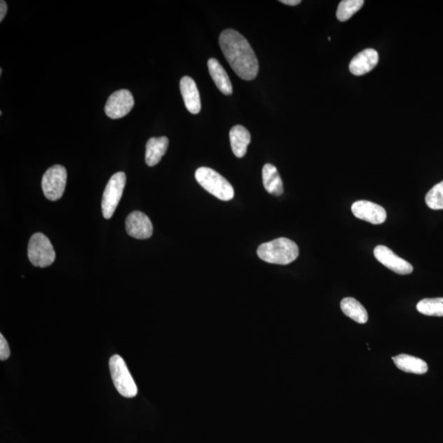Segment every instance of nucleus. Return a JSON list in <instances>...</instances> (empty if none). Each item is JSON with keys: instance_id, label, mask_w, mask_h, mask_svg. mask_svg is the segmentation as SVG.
Returning <instances> with one entry per match:
<instances>
[{"instance_id": "1", "label": "nucleus", "mask_w": 443, "mask_h": 443, "mask_svg": "<svg viewBox=\"0 0 443 443\" xmlns=\"http://www.w3.org/2000/svg\"><path fill=\"white\" fill-rule=\"evenodd\" d=\"M219 46L226 60L239 78L252 81L259 72V62L247 39L233 29L220 34Z\"/></svg>"}, {"instance_id": "2", "label": "nucleus", "mask_w": 443, "mask_h": 443, "mask_svg": "<svg viewBox=\"0 0 443 443\" xmlns=\"http://www.w3.org/2000/svg\"><path fill=\"white\" fill-rule=\"evenodd\" d=\"M257 254L267 263L287 266L299 257V248L293 240L281 238L259 245Z\"/></svg>"}, {"instance_id": "3", "label": "nucleus", "mask_w": 443, "mask_h": 443, "mask_svg": "<svg viewBox=\"0 0 443 443\" xmlns=\"http://www.w3.org/2000/svg\"><path fill=\"white\" fill-rule=\"evenodd\" d=\"M196 179L205 190L221 200L229 201L234 197L231 183L210 168H199L196 172Z\"/></svg>"}, {"instance_id": "4", "label": "nucleus", "mask_w": 443, "mask_h": 443, "mask_svg": "<svg viewBox=\"0 0 443 443\" xmlns=\"http://www.w3.org/2000/svg\"><path fill=\"white\" fill-rule=\"evenodd\" d=\"M109 369L111 377L118 392L125 397H136L138 393L136 383L121 356L114 355L110 358Z\"/></svg>"}, {"instance_id": "5", "label": "nucleus", "mask_w": 443, "mask_h": 443, "mask_svg": "<svg viewBox=\"0 0 443 443\" xmlns=\"http://www.w3.org/2000/svg\"><path fill=\"white\" fill-rule=\"evenodd\" d=\"M56 254L49 238L37 233L32 235L28 244V259L34 266L46 268L55 262Z\"/></svg>"}, {"instance_id": "6", "label": "nucleus", "mask_w": 443, "mask_h": 443, "mask_svg": "<svg viewBox=\"0 0 443 443\" xmlns=\"http://www.w3.org/2000/svg\"><path fill=\"white\" fill-rule=\"evenodd\" d=\"M127 177L123 172H118L111 177L106 185L102 198V213L105 219H110L116 210L121 200Z\"/></svg>"}, {"instance_id": "7", "label": "nucleus", "mask_w": 443, "mask_h": 443, "mask_svg": "<svg viewBox=\"0 0 443 443\" xmlns=\"http://www.w3.org/2000/svg\"><path fill=\"white\" fill-rule=\"evenodd\" d=\"M67 170L64 166L55 165L48 170L42 178V189L48 200L56 201L64 193Z\"/></svg>"}, {"instance_id": "8", "label": "nucleus", "mask_w": 443, "mask_h": 443, "mask_svg": "<svg viewBox=\"0 0 443 443\" xmlns=\"http://www.w3.org/2000/svg\"><path fill=\"white\" fill-rule=\"evenodd\" d=\"M134 104V98L131 91L119 90L109 96L105 104V114L110 118H121L131 112Z\"/></svg>"}, {"instance_id": "9", "label": "nucleus", "mask_w": 443, "mask_h": 443, "mask_svg": "<svg viewBox=\"0 0 443 443\" xmlns=\"http://www.w3.org/2000/svg\"><path fill=\"white\" fill-rule=\"evenodd\" d=\"M375 258L378 261L383 264L385 267L391 269L392 271L401 275L411 274L414 268L411 264L401 257H397L391 249L385 245H377L374 250Z\"/></svg>"}, {"instance_id": "10", "label": "nucleus", "mask_w": 443, "mask_h": 443, "mask_svg": "<svg viewBox=\"0 0 443 443\" xmlns=\"http://www.w3.org/2000/svg\"><path fill=\"white\" fill-rule=\"evenodd\" d=\"M356 218L373 224H382L387 219V212L383 207L368 200H358L351 206Z\"/></svg>"}, {"instance_id": "11", "label": "nucleus", "mask_w": 443, "mask_h": 443, "mask_svg": "<svg viewBox=\"0 0 443 443\" xmlns=\"http://www.w3.org/2000/svg\"><path fill=\"white\" fill-rule=\"evenodd\" d=\"M127 233L137 239H148L153 234V225L150 219L139 211H134L126 220Z\"/></svg>"}, {"instance_id": "12", "label": "nucleus", "mask_w": 443, "mask_h": 443, "mask_svg": "<svg viewBox=\"0 0 443 443\" xmlns=\"http://www.w3.org/2000/svg\"><path fill=\"white\" fill-rule=\"evenodd\" d=\"M379 53L374 49H366L351 60L349 70L355 76H363L372 71L377 66Z\"/></svg>"}, {"instance_id": "13", "label": "nucleus", "mask_w": 443, "mask_h": 443, "mask_svg": "<svg viewBox=\"0 0 443 443\" xmlns=\"http://www.w3.org/2000/svg\"><path fill=\"white\" fill-rule=\"evenodd\" d=\"M180 90L187 110L192 114H199L201 102L195 81L189 76H183L180 81Z\"/></svg>"}, {"instance_id": "14", "label": "nucleus", "mask_w": 443, "mask_h": 443, "mask_svg": "<svg viewBox=\"0 0 443 443\" xmlns=\"http://www.w3.org/2000/svg\"><path fill=\"white\" fill-rule=\"evenodd\" d=\"M208 69L212 79L221 93L225 95H232L233 91L232 83H231L227 71L220 64V62L212 57L208 61Z\"/></svg>"}, {"instance_id": "15", "label": "nucleus", "mask_w": 443, "mask_h": 443, "mask_svg": "<svg viewBox=\"0 0 443 443\" xmlns=\"http://www.w3.org/2000/svg\"><path fill=\"white\" fill-rule=\"evenodd\" d=\"M168 139L166 137H152L146 143V163L148 166L153 167L161 162V158L168 151Z\"/></svg>"}, {"instance_id": "16", "label": "nucleus", "mask_w": 443, "mask_h": 443, "mask_svg": "<svg viewBox=\"0 0 443 443\" xmlns=\"http://www.w3.org/2000/svg\"><path fill=\"white\" fill-rule=\"evenodd\" d=\"M229 137L234 155L238 158L244 157L250 142V134L248 130L240 125H237L231 129Z\"/></svg>"}, {"instance_id": "17", "label": "nucleus", "mask_w": 443, "mask_h": 443, "mask_svg": "<svg viewBox=\"0 0 443 443\" xmlns=\"http://www.w3.org/2000/svg\"><path fill=\"white\" fill-rule=\"evenodd\" d=\"M399 369L404 372L423 374L428 372V364L425 360L407 354H400L393 358Z\"/></svg>"}, {"instance_id": "18", "label": "nucleus", "mask_w": 443, "mask_h": 443, "mask_svg": "<svg viewBox=\"0 0 443 443\" xmlns=\"http://www.w3.org/2000/svg\"><path fill=\"white\" fill-rule=\"evenodd\" d=\"M262 179L264 189L269 194L280 196L283 193V184L280 175L275 166L271 163L264 165L262 170Z\"/></svg>"}, {"instance_id": "19", "label": "nucleus", "mask_w": 443, "mask_h": 443, "mask_svg": "<svg viewBox=\"0 0 443 443\" xmlns=\"http://www.w3.org/2000/svg\"><path fill=\"white\" fill-rule=\"evenodd\" d=\"M341 309L344 315L350 318L358 324L364 325L367 322L369 316L365 308L353 297L344 298L341 301Z\"/></svg>"}, {"instance_id": "20", "label": "nucleus", "mask_w": 443, "mask_h": 443, "mask_svg": "<svg viewBox=\"0 0 443 443\" xmlns=\"http://www.w3.org/2000/svg\"><path fill=\"white\" fill-rule=\"evenodd\" d=\"M416 309L422 315L443 317V297L421 300L418 303Z\"/></svg>"}, {"instance_id": "21", "label": "nucleus", "mask_w": 443, "mask_h": 443, "mask_svg": "<svg viewBox=\"0 0 443 443\" xmlns=\"http://www.w3.org/2000/svg\"><path fill=\"white\" fill-rule=\"evenodd\" d=\"M363 0H343L341 1L336 11V18L340 22H346L360 11L364 6Z\"/></svg>"}, {"instance_id": "22", "label": "nucleus", "mask_w": 443, "mask_h": 443, "mask_svg": "<svg viewBox=\"0 0 443 443\" xmlns=\"http://www.w3.org/2000/svg\"><path fill=\"white\" fill-rule=\"evenodd\" d=\"M425 202L428 208L435 210H443V181L432 186L428 192Z\"/></svg>"}, {"instance_id": "23", "label": "nucleus", "mask_w": 443, "mask_h": 443, "mask_svg": "<svg viewBox=\"0 0 443 443\" xmlns=\"http://www.w3.org/2000/svg\"><path fill=\"white\" fill-rule=\"evenodd\" d=\"M9 356H11V349H9L8 341L1 334H0V360H6Z\"/></svg>"}, {"instance_id": "24", "label": "nucleus", "mask_w": 443, "mask_h": 443, "mask_svg": "<svg viewBox=\"0 0 443 443\" xmlns=\"http://www.w3.org/2000/svg\"><path fill=\"white\" fill-rule=\"evenodd\" d=\"M7 11V4L6 1H4V0H1V2H0V22L4 20V17L6 16Z\"/></svg>"}, {"instance_id": "25", "label": "nucleus", "mask_w": 443, "mask_h": 443, "mask_svg": "<svg viewBox=\"0 0 443 443\" xmlns=\"http://www.w3.org/2000/svg\"><path fill=\"white\" fill-rule=\"evenodd\" d=\"M280 3L289 6H296L301 3V0H281Z\"/></svg>"}, {"instance_id": "26", "label": "nucleus", "mask_w": 443, "mask_h": 443, "mask_svg": "<svg viewBox=\"0 0 443 443\" xmlns=\"http://www.w3.org/2000/svg\"><path fill=\"white\" fill-rule=\"evenodd\" d=\"M2 72H3V69H0V76H1V75H2Z\"/></svg>"}]
</instances>
